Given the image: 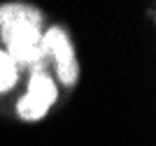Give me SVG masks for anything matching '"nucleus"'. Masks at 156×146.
Returning a JSON list of instances; mask_svg holds the SVG:
<instances>
[{
    "instance_id": "f257e3e1",
    "label": "nucleus",
    "mask_w": 156,
    "mask_h": 146,
    "mask_svg": "<svg viewBox=\"0 0 156 146\" xmlns=\"http://www.w3.org/2000/svg\"><path fill=\"white\" fill-rule=\"evenodd\" d=\"M0 32L7 44V56L16 67L42 70L49 56L42 44V14L33 5L9 2L0 7Z\"/></svg>"
},
{
    "instance_id": "f03ea898",
    "label": "nucleus",
    "mask_w": 156,
    "mask_h": 146,
    "mask_svg": "<svg viewBox=\"0 0 156 146\" xmlns=\"http://www.w3.org/2000/svg\"><path fill=\"white\" fill-rule=\"evenodd\" d=\"M56 95L58 93H56V83L51 81V76L44 74L42 70H33L30 81H28V93L19 100L16 111L23 121H40L56 102Z\"/></svg>"
},
{
    "instance_id": "7ed1b4c3",
    "label": "nucleus",
    "mask_w": 156,
    "mask_h": 146,
    "mask_svg": "<svg viewBox=\"0 0 156 146\" xmlns=\"http://www.w3.org/2000/svg\"><path fill=\"white\" fill-rule=\"evenodd\" d=\"M42 44H44L47 53H51L54 60H56L58 79L65 86H75L79 76V65H77V56H75L70 37L61 28H49L47 32H42Z\"/></svg>"
},
{
    "instance_id": "20e7f679",
    "label": "nucleus",
    "mask_w": 156,
    "mask_h": 146,
    "mask_svg": "<svg viewBox=\"0 0 156 146\" xmlns=\"http://www.w3.org/2000/svg\"><path fill=\"white\" fill-rule=\"evenodd\" d=\"M16 76H19L16 63L7 56V51H0V93L12 88L14 83H16Z\"/></svg>"
}]
</instances>
